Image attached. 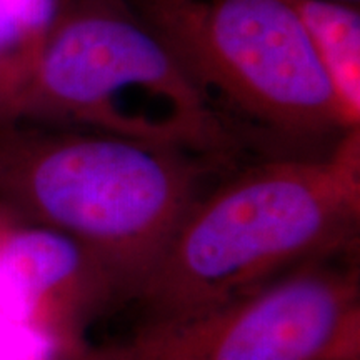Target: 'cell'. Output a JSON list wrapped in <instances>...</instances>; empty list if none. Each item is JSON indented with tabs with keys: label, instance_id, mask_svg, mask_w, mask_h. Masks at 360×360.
<instances>
[{
	"label": "cell",
	"instance_id": "obj_1",
	"mask_svg": "<svg viewBox=\"0 0 360 360\" xmlns=\"http://www.w3.org/2000/svg\"><path fill=\"white\" fill-rule=\"evenodd\" d=\"M359 240L360 127L323 152L272 155L222 175L117 310L129 330L182 321L359 252Z\"/></svg>",
	"mask_w": 360,
	"mask_h": 360
},
{
	"label": "cell",
	"instance_id": "obj_2",
	"mask_svg": "<svg viewBox=\"0 0 360 360\" xmlns=\"http://www.w3.org/2000/svg\"><path fill=\"white\" fill-rule=\"evenodd\" d=\"M237 165L97 130L0 124V209L96 260L114 312L210 182Z\"/></svg>",
	"mask_w": 360,
	"mask_h": 360
},
{
	"label": "cell",
	"instance_id": "obj_3",
	"mask_svg": "<svg viewBox=\"0 0 360 360\" xmlns=\"http://www.w3.org/2000/svg\"><path fill=\"white\" fill-rule=\"evenodd\" d=\"M11 122L97 130L233 165L247 146L127 0L58 2Z\"/></svg>",
	"mask_w": 360,
	"mask_h": 360
},
{
	"label": "cell",
	"instance_id": "obj_4",
	"mask_svg": "<svg viewBox=\"0 0 360 360\" xmlns=\"http://www.w3.org/2000/svg\"><path fill=\"white\" fill-rule=\"evenodd\" d=\"M127 4L244 142L260 135L307 154L360 127L287 0Z\"/></svg>",
	"mask_w": 360,
	"mask_h": 360
},
{
	"label": "cell",
	"instance_id": "obj_5",
	"mask_svg": "<svg viewBox=\"0 0 360 360\" xmlns=\"http://www.w3.org/2000/svg\"><path fill=\"white\" fill-rule=\"evenodd\" d=\"M60 360H360L359 252L182 321L87 340Z\"/></svg>",
	"mask_w": 360,
	"mask_h": 360
},
{
	"label": "cell",
	"instance_id": "obj_6",
	"mask_svg": "<svg viewBox=\"0 0 360 360\" xmlns=\"http://www.w3.org/2000/svg\"><path fill=\"white\" fill-rule=\"evenodd\" d=\"M114 307L110 282L82 247L8 219L0 236V312L64 355L85 344L89 327Z\"/></svg>",
	"mask_w": 360,
	"mask_h": 360
},
{
	"label": "cell",
	"instance_id": "obj_7",
	"mask_svg": "<svg viewBox=\"0 0 360 360\" xmlns=\"http://www.w3.org/2000/svg\"><path fill=\"white\" fill-rule=\"evenodd\" d=\"M302 22L332 87L360 122V11L340 0H287Z\"/></svg>",
	"mask_w": 360,
	"mask_h": 360
},
{
	"label": "cell",
	"instance_id": "obj_8",
	"mask_svg": "<svg viewBox=\"0 0 360 360\" xmlns=\"http://www.w3.org/2000/svg\"><path fill=\"white\" fill-rule=\"evenodd\" d=\"M51 340L0 312V360H60Z\"/></svg>",
	"mask_w": 360,
	"mask_h": 360
},
{
	"label": "cell",
	"instance_id": "obj_9",
	"mask_svg": "<svg viewBox=\"0 0 360 360\" xmlns=\"http://www.w3.org/2000/svg\"><path fill=\"white\" fill-rule=\"evenodd\" d=\"M8 214L6 212V210H2L0 209V236H2V232H4V229H6V225H7V222H8Z\"/></svg>",
	"mask_w": 360,
	"mask_h": 360
},
{
	"label": "cell",
	"instance_id": "obj_10",
	"mask_svg": "<svg viewBox=\"0 0 360 360\" xmlns=\"http://www.w3.org/2000/svg\"><path fill=\"white\" fill-rule=\"evenodd\" d=\"M340 2H350V4H359V0H340Z\"/></svg>",
	"mask_w": 360,
	"mask_h": 360
}]
</instances>
